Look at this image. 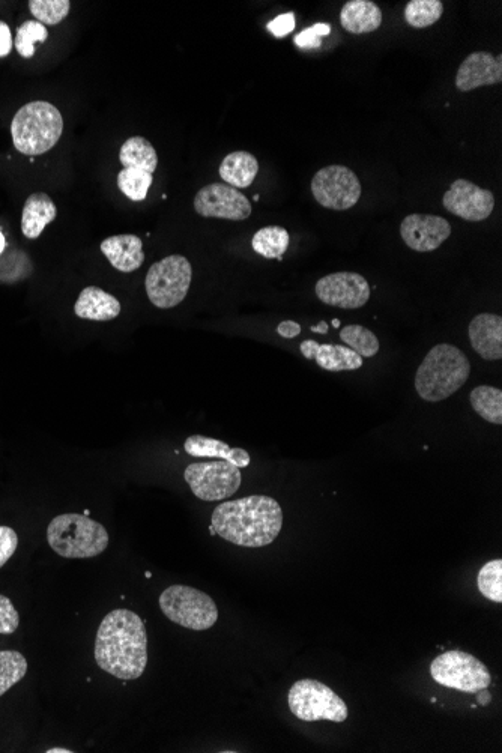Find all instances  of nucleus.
Instances as JSON below:
<instances>
[{"label":"nucleus","instance_id":"f257e3e1","mask_svg":"<svg viewBox=\"0 0 502 753\" xmlns=\"http://www.w3.org/2000/svg\"><path fill=\"white\" fill-rule=\"evenodd\" d=\"M95 662L119 680H137L148 665L145 623L130 609L109 612L98 627Z\"/></svg>","mask_w":502,"mask_h":753},{"label":"nucleus","instance_id":"f03ea898","mask_svg":"<svg viewBox=\"0 0 502 753\" xmlns=\"http://www.w3.org/2000/svg\"><path fill=\"white\" fill-rule=\"evenodd\" d=\"M215 534L241 548H264L279 537L283 512L271 496L253 495L226 501L212 513Z\"/></svg>","mask_w":502,"mask_h":753},{"label":"nucleus","instance_id":"7ed1b4c3","mask_svg":"<svg viewBox=\"0 0 502 753\" xmlns=\"http://www.w3.org/2000/svg\"><path fill=\"white\" fill-rule=\"evenodd\" d=\"M471 364L465 352L441 343L433 346L415 375V390L426 402H442L466 384Z\"/></svg>","mask_w":502,"mask_h":753},{"label":"nucleus","instance_id":"20e7f679","mask_svg":"<svg viewBox=\"0 0 502 753\" xmlns=\"http://www.w3.org/2000/svg\"><path fill=\"white\" fill-rule=\"evenodd\" d=\"M109 540L104 525L92 521L88 515L67 513L56 516L47 527L50 548L68 560L98 557L106 551Z\"/></svg>","mask_w":502,"mask_h":753},{"label":"nucleus","instance_id":"39448f33","mask_svg":"<svg viewBox=\"0 0 502 753\" xmlns=\"http://www.w3.org/2000/svg\"><path fill=\"white\" fill-rule=\"evenodd\" d=\"M62 133L64 118L47 101L25 104L11 122L14 146L25 155L46 154L59 142Z\"/></svg>","mask_w":502,"mask_h":753},{"label":"nucleus","instance_id":"423d86ee","mask_svg":"<svg viewBox=\"0 0 502 753\" xmlns=\"http://www.w3.org/2000/svg\"><path fill=\"white\" fill-rule=\"evenodd\" d=\"M161 612L172 623L188 630L211 629L218 620V609L212 597L187 585H172L161 593Z\"/></svg>","mask_w":502,"mask_h":753},{"label":"nucleus","instance_id":"0eeeda50","mask_svg":"<svg viewBox=\"0 0 502 753\" xmlns=\"http://www.w3.org/2000/svg\"><path fill=\"white\" fill-rule=\"evenodd\" d=\"M288 704L292 714L303 722L330 720L342 723L348 719L349 710L346 702L330 687L321 681H295L288 693Z\"/></svg>","mask_w":502,"mask_h":753},{"label":"nucleus","instance_id":"6e6552de","mask_svg":"<svg viewBox=\"0 0 502 753\" xmlns=\"http://www.w3.org/2000/svg\"><path fill=\"white\" fill-rule=\"evenodd\" d=\"M193 268L181 255L169 256L149 268L145 280L149 301L158 309L179 306L190 291Z\"/></svg>","mask_w":502,"mask_h":753},{"label":"nucleus","instance_id":"1a4fd4ad","mask_svg":"<svg viewBox=\"0 0 502 753\" xmlns=\"http://www.w3.org/2000/svg\"><path fill=\"white\" fill-rule=\"evenodd\" d=\"M430 675L441 686L463 693L483 692L492 683L487 666L472 654L460 650L439 654L430 665Z\"/></svg>","mask_w":502,"mask_h":753},{"label":"nucleus","instance_id":"9d476101","mask_svg":"<svg viewBox=\"0 0 502 753\" xmlns=\"http://www.w3.org/2000/svg\"><path fill=\"white\" fill-rule=\"evenodd\" d=\"M184 478L194 496L208 502L230 498L242 483L241 469L221 459L191 463Z\"/></svg>","mask_w":502,"mask_h":753},{"label":"nucleus","instance_id":"9b49d317","mask_svg":"<svg viewBox=\"0 0 502 753\" xmlns=\"http://www.w3.org/2000/svg\"><path fill=\"white\" fill-rule=\"evenodd\" d=\"M361 191L360 179L346 166L333 164L313 176V197L319 205L333 211H346L357 205Z\"/></svg>","mask_w":502,"mask_h":753},{"label":"nucleus","instance_id":"f8f14e48","mask_svg":"<svg viewBox=\"0 0 502 753\" xmlns=\"http://www.w3.org/2000/svg\"><path fill=\"white\" fill-rule=\"evenodd\" d=\"M193 205L202 217L242 221L251 215L250 200L238 188L227 184L206 185L194 197Z\"/></svg>","mask_w":502,"mask_h":753},{"label":"nucleus","instance_id":"ddd939ff","mask_svg":"<svg viewBox=\"0 0 502 753\" xmlns=\"http://www.w3.org/2000/svg\"><path fill=\"white\" fill-rule=\"evenodd\" d=\"M316 295L327 306L354 310L366 306L370 300V286L361 274H330L316 283Z\"/></svg>","mask_w":502,"mask_h":753},{"label":"nucleus","instance_id":"4468645a","mask_svg":"<svg viewBox=\"0 0 502 753\" xmlns=\"http://www.w3.org/2000/svg\"><path fill=\"white\" fill-rule=\"evenodd\" d=\"M444 208L450 214L462 218L465 221L486 220L492 215L495 208V197L492 191L478 187L474 182L466 179H457L451 184L450 190L442 197Z\"/></svg>","mask_w":502,"mask_h":753},{"label":"nucleus","instance_id":"2eb2a0df","mask_svg":"<svg viewBox=\"0 0 502 753\" xmlns=\"http://www.w3.org/2000/svg\"><path fill=\"white\" fill-rule=\"evenodd\" d=\"M400 235L411 250L429 253L450 238L451 226L438 215L411 214L402 221Z\"/></svg>","mask_w":502,"mask_h":753},{"label":"nucleus","instance_id":"dca6fc26","mask_svg":"<svg viewBox=\"0 0 502 753\" xmlns=\"http://www.w3.org/2000/svg\"><path fill=\"white\" fill-rule=\"evenodd\" d=\"M502 82V56L486 52L471 53L460 65L456 74V88L471 92L481 86H493Z\"/></svg>","mask_w":502,"mask_h":753},{"label":"nucleus","instance_id":"f3484780","mask_svg":"<svg viewBox=\"0 0 502 753\" xmlns=\"http://www.w3.org/2000/svg\"><path fill=\"white\" fill-rule=\"evenodd\" d=\"M472 349L486 361L502 358V318L492 313H481L472 319L468 328Z\"/></svg>","mask_w":502,"mask_h":753},{"label":"nucleus","instance_id":"a211bd4d","mask_svg":"<svg viewBox=\"0 0 502 753\" xmlns=\"http://www.w3.org/2000/svg\"><path fill=\"white\" fill-rule=\"evenodd\" d=\"M301 352L307 360L315 358L321 369L328 372H345V370H358L363 366V358L357 352L342 345H321L315 340H306L301 343Z\"/></svg>","mask_w":502,"mask_h":753},{"label":"nucleus","instance_id":"6ab92c4d","mask_svg":"<svg viewBox=\"0 0 502 753\" xmlns=\"http://www.w3.org/2000/svg\"><path fill=\"white\" fill-rule=\"evenodd\" d=\"M101 251L113 268L121 273H133L145 262L143 242L136 235L109 236L101 242Z\"/></svg>","mask_w":502,"mask_h":753},{"label":"nucleus","instance_id":"aec40b11","mask_svg":"<svg viewBox=\"0 0 502 753\" xmlns=\"http://www.w3.org/2000/svg\"><path fill=\"white\" fill-rule=\"evenodd\" d=\"M121 309L118 298L107 294L97 286H89V288L83 289L76 306H74L77 318L97 322L113 321L121 315Z\"/></svg>","mask_w":502,"mask_h":753},{"label":"nucleus","instance_id":"412c9836","mask_svg":"<svg viewBox=\"0 0 502 753\" xmlns=\"http://www.w3.org/2000/svg\"><path fill=\"white\" fill-rule=\"evenodd\" d=\"M185 453L191 457H211V459L226 460L239 469L250 465V454L242 448H232L226 442L208 436H188L184 444Z\"/></svg>","mask_w":502,"mask_h":753},{"label":"nucleus","instance_id":"4be33fe9","mask_svg":"<svg viewBox=\"0 0 502 753\" xmlns=\"http://www.w3.org/2000/svg\"><path fill=\"white\" fill-rule=\"evenodd\" d=\"M340 23L349 34H370L382 25V11L370 0H351L342 8Z\"/></svg>","mask_w":502,"mask_h":753},{"label":"nucleus","instance_id":"5701e85b","mask_svg":"<svg viewBox=\"0 0 502 753\" xmlns=\"http://www.w3.org/2000/svg\"><path fill=\"white\" fill-rule=\"evenodd\" d=\"M58 215L55 203L49 194L34 193L28 197L22 214V232L26 238H40L47 224L52 223Z\"/></svg>","mask_w":502,"mask_h":753},{"label":"nucleus","instance_id":"b1692460","mask_svg":"<svg viewBox=\"0 0 502 753\" xmlns=\"http://www.w3.org/2000/svg\"><path fill=\"white\" fill-rule=\"evenodd\" d=\"M258 172V160L247 151L232 152L224 158L220 166L221 179L233 188L250 187Z\"/></svg>","mask_w":502,"mask_h":753},{"label":"nucleus","instance_id":"393cba45","mask_svg":"<svg viewBox=\"0 0 502 753\" xmlns=\"http://www.w3.org/2000/svg\"><path fill=\"white\" fill-rule=\"evenodd\" d=\"M119 160L124 169L133 167V169L145 170L148 173H154L158 166L157 151L149 140L140 136L130 137L122 145Z\"/></svg>","mask_w":502,"mask_h":753},{"label":"nucleus","instance_id":"a878e982","mask_svg":"<svg viewBox=\"0 0 502 753\" xmlns=\"http://www.w3.org/2000/svg\"><path fill=\"white\" fill-rule=\"evenodd\" d=\"M289 242H291V236H289L285 227L267 226L255 233V236L251 239V247L262 258L282 261V256L288 250Z\"/></svg>","mask_w":502,"mask_h":753},{"label":"nucleus","instance_id":"bb28decb","mask_svg":"<svg viewBox=\"0 0 502 753\" xmlns=\"http://www.w3.org/2000/svg\"><path fill=\"white\" fill-rule=\"evenodd\" d=\"M472 409L487 423L502 424V391L499 388L480 385L469 394Z\"/></svg>","mask_w":502,"mask_h":753},{"label":"nucleus","instance_id":"cd10ccee","mask_svg":"<svg viewBox=\"0 0 502 753\" xmlns=\"http://www.w3.org/2000/svg\"><path fill=\"white\" fill-rule=\"evenodd\" d=\"M28 674V660L19 651H0V696L13 689Z\"/></svg>","mask_w":502,"mask_h":753},{"label":"nucleus","instance_id":"c85d7f7f","mask_svg":"<svg viewBox=\"0 0 502 753\" xmlns=\"http://www.w3.org/2000/svg\"><path fill=\"white\" fill-rule=\"evenodd\" d=\"M444 14L439 0H411L405 8V20L411 28L426 29L435 25Z\"/></svg>","mask_w":502,"mask_h":753},{"label":"nucleus","instance_id":"c756f323","mask_svg":"<svg viewBox=\"0 0 502 753\" xmlns=\"http://www.w3.org/2000/svg\"><path fill=\"white\" fill-rule=\"evenodd\" d=\"M154 181L152 173L145 172V170L133 169V167H127L122 169L118 175V187L128 199L133 202H142L148 196L149 187Z\"/></svg>","mask_w":502,"mask_h":753},{"label":"nucleus","instance_id":"7c9ffc66","mask_svg":"<svg viewBox=\"0 0 502 753\" xmlns=\"http://www.w3.org/2000/svg\"><path fill=\"white\" fill-rule=\"evenodd\" d=\"M340 339L361 358H372L379 352L378 337L361 325H348L343 328L340 331Z\"/></svg>","mask_w":502,"mask_h":753},{"label":"nucleus","instance_id":"2f4dec72","mask_svg":"<svg viewBox=\"0 0 502 753\" xmlns=\"http://www.w3.org/2000/svg\"><path fill=\"white\" fill-rule=\"evenodd\" d=\"M477 587L490 602H502V560L489 561L481 567Z\"/></svg>","mask_w":502,"mask_h":753},{"label":"nucleus","instance_id":"473e14b6","mask_svg":"<svg viewBox=\"0 0 502 753\" xmlns=\"http://www.w3.org/2000/svg\"><path fill=\"white\" fill-rule=\"evenodd\" d=\"M29 8L41 25L55 26L68 16L71 4L68 0H31Z\"/></svg>","mask_w":502,"mask_h":753},{"label":"nucleus","instance_id":"72a5a7b5","mask_svg":"<svg viewBox=\"0 0 502 753\" xmlns=\"http://www.w3.org/2000/svg\"><path fill=\"white\" fill-rule=\"evenodd\" d=\"M49 37L46 26L37 20H29L20 26L16 35V49L23 58L29 59L34 56L35 43H44Z\"/></svg>","mask_w":502,"mask_h":753},{"label":"nucleus","instance_id":"f704fd0d","mask_svg":"<svg viewBox=\"0 0 502 753\" xmlns=\"http://www.w3.org/2000/svg\"><path fill=\"white\" fill-rule=\"evenodd\" d=\"M20 626V615L10 597L0 594V635H13Z\"/></svg>","mask_w":502,"mask_h":753},{"label":"nucleus","instance_id":"c9c22d12","mask_svg":"<svg viewBox=\"0 0 502 753\" xmlns=\"http://www.w3.org/2000/svg\"><path fill=\"white\" fill-rule=\"evenodd\" d=\"M330 32L331 26L327 23H316L312 28L298 34L294 41L300 49H318L322 44L321 38L327 37Z\"/></svg>","mask_w":502,"mask_h":753},{"label":"nucleus","instance_id":"e433bc0d","mask_svg":"<svg viewBox=\"0 0 502 753\" xmlns=\"http://www.w3.org/2000/svg\"><path fill=\"white\" fill-rule=\"evenodd\" d=\"M19 546V537L10 527H0V569L13 558Z\"/></svg>","mask_w":502,"mask_h":753},{"label":"nucleus","instance_id":"4c0bfd02","mask_svg":"<svg viewBox=\"0 0 502 753\" xmlns=\"http://www.w3.org/2000/svg\"><path fill=\"white\" fill-rule=\"evenodd\" d=\"M267 29L274 37L285 38L286 35L291 34L295 29L294 13L282 14V16L276 17V19L268 23Z\"/></svg>","mask_w":502,"mask_h":753},{"label":"nucleus","instance_id":"58836bf2","mask_svg":"<svg viewBox=\"0 0 502 753\" xmlns=\"http://www.w3.org/2000/svg\"><path fill=\"white\" fill-rule=\"evenodd\" d=\"M13 49V35L10 26L0 20V58H7Z\"/></svg>","mask_w":502,"mask_h":753},{"label":"nucleus","instance_id":"ea45409f","mask_svg":"<svg viewBox=\"0 0 502 753\" xmlns=\"http://www.w3.org/2000/svg\"><path fill=\"white\" fill-rule=\"evenodd\" d=\"M277 333L283 339H294V337L300 336L301 325L294 321H285L277 327Z\"/></svg>","mask_w":502,"mask_h":753},{"label":"nucleus","instance_id":"a19ab883","mask_svg":"<svg viewBox=\"0 0 502 753\" xmlns=\"http://www.w3.org/2000/svg\"><path fill=\"white\" fill-rule=\"evenodd\" d=\"M312 331H315V333H319V334H327L328 333L327 322H321V324H319L318 327H312Z\"/></svg>","mask_w":502,"mask_h":753},{"label":"nucleus","instance_id":"79ce46f5","mask_svg":"<svg viewBox=\"0 0 502 753\" xmlns=\"http://www.w3.org/2000/svg\"><path fill=\"white\" fill-rule=\"evenodd\" d=\"M47 753H71L73 750L61 749V747H53V749L46 750Z\"/></svg>","mask_w":502,"mask_h":753},{"label":"nucleus","instance_id":"37998d69","mask_svg":"<svg viewBox=\"0 0 502 753\" xmlns=\"http://www.w3.org/2000/svg\"><path fill=\"white\" fill-rule=\"evenodd\" d=\"M5 245H7V241H5L4 233L0 232V255L4 253Z\"/></svg>","mask_w":502,"mask_h":753},{"label":"nucleus","instance_id":"c03bdc74","mask_svg":"<svg viewBox=\"0 0 502 753\" xmlns=\"http://www.w3.org/2000/svg\"><path fill=\"white\" fill-rule=\"evenodd\" d=\"M333 325H334V327H340V322L339 321H333Z\"/></svg>","mask_w":502,"mask_h":753}]
</instances>
